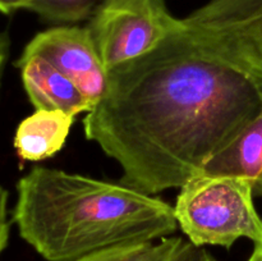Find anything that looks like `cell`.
Masks as SVG:
<instances>
[{
	"mask_svg": "<svg viewBox=\"0 0 262 261\" xmlns=\"http://www.w3.org/2000/svg\"><path fill=\"white\" fill-rule=\"evenodd\" d=\"M262 112V71L220 31L184 20L109 71L84 135L147 194L181 188Z\"/></svg>",
	"mask_w": 262,
	"mask_h": 261,
	"instance_id": "cell-1",
	"label": "cell"
},
{
	"mask_svg": "<svg viewBox=\"0 0 262 261\" xmlns=\"http://www.w3.org/2000/svg\"><path fill=\"white\" fill-rule=\"evenodd\" d=\"M13 220L48 261L154 242L178 228L174 207L123 183L35 166L18 181Z\"/></svg>",
	"mask_w": 262,
	"mask_h": 261,
	"instance_id": "cell-2",
	"label": "cell"
},
{
	"mask_svg": "<svg viewBox=\"0 0 262 261\" xmlns=\"http://www.w3.org/2000/svg\"><path fill=\"white\" fill-rule=\"evenodd\" d=\"M179 189L174 215L189 242L230 248L247 238L262 245V217L246 181L197 174Z\"/></svg>",
	"mask_w": 262,
	"mask_h": 261,
	"instance_id": "cell-3",
	"label": "cell"
},
{
	"mask_svg": "<svg viewBox=\"0 0 262 261\" xmlns=\"http://www.w3.org/2000/svg\"><path fill=\"white\" fill-rule=\"evenodd\" d=\"M101 2L87 28L107 71L151 51L183 25L165 0Z\"/></svg>",
	"mask_w": 262,
	"mask_h": 261,
	"instance_id": "cell-4",
	"label": "cell"
},
{
	"mask_svg": "<svg viewBox=\"0 0 262 261\" xmlns=\"http://www.w3.org/2000/svg\"><path fill=\"white\" fill-rule=\"evenodd\" d=\"M22 54L41 56L53 64L78 87L92 106L106 94L109 71L87 27L61 26L42 31L26 45Z\"/></svg>",
	"mask_w": 262,
	"mask_h": 261,
	"instance_id": "cell-5",
	"label": "cell"
},
{
	"mask_svg": "<svg viewBox=\"0 0 262 261\" xmlns=\"http://www.w3.org/2000/svg\"><path fill=\"white\" fill-rule=\"evenodd\" d=\"M17 67L35 109L59 110L76 117L79 113H90L94 107L68 77L41 56L22 54Z\"/></svg>",
	"mask_w": 262,
	"mask_h": 261,
	"instance_id": "cell-6",
	"label": "cell"
},
{
	"mask_svg": "<svg viewBox=\"0 0 262 261\" xmlns=\"http://www.w3.org/2000/svg\"><path fill=\"white\" fill-rule=\"evenodd\" d=\"M200 174L243 179L252 187L255 197H262V112L215 154Z\"/></svg>",
	"mask_w": 262,
	"mask_h": 261,
	"instance_id": "cell-7",
	"label": "cell"
},
{
	"mask_svg": "<svg viewBox=\"0 0 262 261\" xmlns=\"http://www.w3.org/2000/svg\"><path fill=\"white\" fill-rule=\"evenodd\" d=\"M76 117L59 110L36 109L19 123L14 147L23 161H42L51 158L66 143Z\"/></svg>",
	"mask_w": 262,
	"mask_h": 261,
	"instance_id": "cell-8",
	"label": "cell"
},
{
	"mask_svg": "<svg viewBox=\"0 0 262 261\" xmlns=\"http://www.w3.org/2000/svg\"><path fill=\"white\" fill-rule=\"evenodd\" d=\"M181 237H166L159 242L118 246L82 256L73 261H169L179 245Z\"/></svg>",
	"mask_w": 262,
	"mask_h": 261,
	"instance_id": "cell-9",
	"label": "cell"
},
{
	"mask_svg": "<svg viewBox=\"0 0 262 261\" xmlns=\"http://www.w3.org/2000/svg\"><path fill=\"white\" fill-rule=\"evenodd\" d=\"M262 7V0H211L184 18L199 27H222Z\"/></svg>",
	"mask_w": 262,
	"mask_h": 261,
	"instance_id": "cell-10",
	"label": "cell"
},
{
	"mask_svg": "<svg viewBox=\"0 0 262 261\" xmlns=\"http://www.w3.org/2000/svg\"><path fill=\"white\" fill-rule=\"evenodd\" d=\"M206 28L224 33L262 71V7L229 25Z\"/></svg>",
	"mask_w": 262,
	"mask_h": 261,
	"instance_id": "cell-11",
	"label": "cell"
},
{
	"mask_svg": "<svg viewBox=\"0 0 262 261\" xmlns=\"http://www.w3.org/2000/svg\"><path fill=\"white\" fill-rule=\"evenodd\" d=\"M96 0H32L28 10L51 23H76L92 17Z\"/></svg>",
	"mask_w": 262,
	"mask_h": 261,
	"instance_id": "cell-12",
	"label": "cell"
},
{
	"mask_svg": "<svg viewBox=\"0 0 262 261\" xmlns=\"http://www.w3.org/2000/svg\"><path fill=\"white\" fill-rule=\"evenodd\" d=\"M169 261H219L205 247L193 245L189 241L183 240Z\"/></svg>",
	"mask_w": 262,
	"mask_h": 261,
	"instance_id": "cell-13",
	"label": "cell"
},
{
	"mask_svg": "<svg viewBox=\"0 0 262 261\" xmlns=\"http://www.w3.org/2000/svg\"><path fill=\"white\" fill-rule=\"evenodd\" d=\"M10 222L8 215V191L0 183V255L5 250L9 240Z\"/></svg>",
	"mask_w": 262,
	"mask_h": 261,
	"instance_id": "cell-14",
	"label": "cell"
},
{
	"mask_svg": "<svg viewBox=\"0 0 262 261\" xmlns=\"http://www.w3.org/2000/svg\"><path fill=\"white\" fill-rule=\"evenodd\" d=\"M32 0H0V12L4 14H10L19 9H27Z\"/></svg>",
	"mask_w": 262,
	"mask_h": 261,
	"instance_id": "cell-15",
	"label": "cell"
},
{
	"mask_svg": "<svg viewBox=\"0 0 262 261\" xmlns=\"http://www.w3.org/2000/svg\"><path fill=\"white\" fill-rule=\"evenodd\" d=\"M7 56H8V40L3 33H0V78H2L3 68H4Z\"/></svg>",
	"mask_w": 262,
	"mask_h": 261,
	"instance_id": "cell-16",
	"label": "cell"
},
{
	"mask_svg": "<svg viewBox=\"0 0 262 261\" xmlns=\"http://www.w3.org/2000/svg\"><path fill=\"white\" fill-rule=\"evenodd\" d=\"M247 261H262V245H255V248Z\"/></svg>",
	"mask_w": 262,
	"mask_h": 261,
	"instance_id": "cell-17",
	"label": "cell"
}]
</instances>
